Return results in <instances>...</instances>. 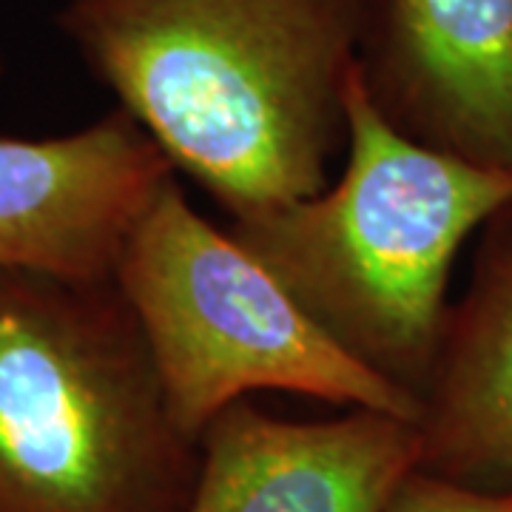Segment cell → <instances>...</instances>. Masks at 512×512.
<instances>
[{"label":"cell","mask_w":512,"mask_h":512,"mask_svg":"<svg viewBox=\"0 0 512 512\" xmlns=\"http://www.w3.org/2000/svg\"><path fill=\"white\" fill-rule=\"evenodd\" d=\"M367 0H69L57 26L231 220L328 188Z\"/></svg>","instance_id":"obj_1"},{"label":"cell","mask_w":512,"mask_h":512,"mask_svg":"<svg viewBox=\"0 0 512 512\" xmlns=\"http://www.w3.org/2000/svg\"><path fill=\"white\" fill-rule=\"evenodd\" d=\"M348 163L333 188L231 220V237L353 359L421 396L458 248L512 202V174L421 146L384 120L359 60L345 89ZM421 407V404H419Z\"/></svg>","instance_id":"obj_2"},{"label":"cell","mask_w":512,"mask_h":512,"mask_svg":"<svg viewBox=\"0 0 512 512\" xmlns=\"http://www.w3.org/2000/svg\"><path fill=\"white\" fill-rule=\"evenodd\" d=\"M197 476L114 276L0 268V512H185Z\"/></svg>","instance_id":"obj_3"},{"label":"cell","mask_w":512,"mask_h":512,"mask_svg":"<svg viewBox=\"0 0 512 512\" xmlns=\"http://www.w3.org/2000/svg\"><path fill=\"white\" fill-rule=\"evenodd\" d=\"M114 282L146 336L177 424L200 439L228 404L285 390L419 424V399L353 359L177 177L128 231Z\"/></svg>","instance_id":"obj_4"},{"label":"cell","mask_w":512,"mask_h":512,"mask_svg":"<svg viewBox=\"0 0 512 512\" xmlns=\"http://www.w3.org/2000/svg\"><path fill=\"white\" fill-rule=\"evenodd\" d=\"M359 74L410 140L512 174V0H367Z\"/></svg>","instance_id":"obj_5"},{"label":"cell","mask_w":512,"mask_h":512,"mask_svg":"<svg viewBox=\"0 0 512 512\" xmlns=\"http://www.w3.org/2000/svg\"><path fill=\"white\" fill-rule=\"evenodd\" d=\"M174 171L123 109L60 137H0V268L109 279Z\"/></svg>","instance_id":"obj_6"},{"label":"cell","mask_w":512,"mask_h":512,"mask_svg":"<svg viewBox=\"0 0 512 512\" xmlns=\"http://www.w3.org/2000/svg\"><path fill=\"white\" fill-rule=\"evenodd\" d=\"M419 456V424L393 413L291 421L242 399L202 430L185 512H387Z\"/></svg>","instance_id":"obj_7"},{"label":"cell","mask_w":512,"mask_h":512,"mask_svg":"<svg viewBox=\"0 0 512 512\" xmlns=\"http://www.w3.org/2000/svg\"><path fill=\"white\" fill-rule=\"evenodd\" d=\"M419 404L421 473L512 490V202L487 222Z\"/></svg>","instance_id":"obj_8"},{"label":"cell","mask_w":512,"mask_h":512,"mask_svg":"<svg viewBox=\"0 0 512 512\" xmlns=\"http://www.w3.org/2000/svg\"><path fill=\"white\" fill-rule=\"evenodd\" d=\"M387 512H512V490H476L413 470L393 493Z\"/></svg>","instance_id":"obj_9"}]
</instances>
